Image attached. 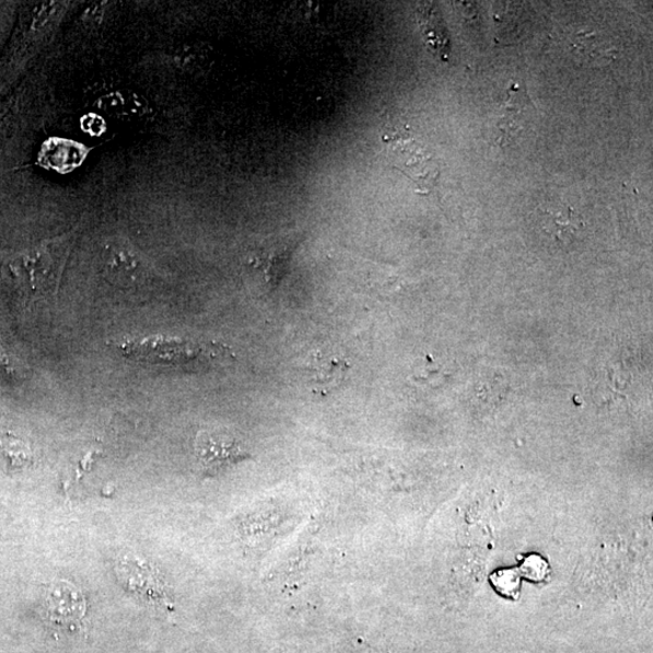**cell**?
<instances>
[{"mask_svg": "<svg viewBox=\"0 0 653 653\" xmlns=\"http://www.w3.org/2000/svg\"><path fill=\"white\" fill-rule=\"evenodd\" d=\"M72 237H59L20 252L3 261V278L24 306L54 300L61 281Z\"/></svg>", "mask_w": 653, "mask_h": 653, "instance_id": "1", "label": "cell"}, {"mask_svg": "<svg viewBox=\"0 0 653 653\" xmlns=\"http://www.w3.org/2000/svg\"><path fill=\"white\" fill-rule=\"evenodd\" d=\"M388 163L416 183L421 194L438 190L441 171L429 149L407 130H395L383 137Z\"/></svg>", "mask_w": 653, "mask_h": 653, "instance_id": "2", "label": "cell"}, {"mask_svg": "<svg viewBox=\"0 0 653 653\" xmlns=\"http://www.w3.org/2000/svg\"><path fill=\"white\" fill-rule=\"evenodd\" d=\"M110 346L126 359L158 365H187L212 354L201 343L163 336L113 341Z\"/></svg>", "mask_w": 653, "mask_h": 653, "instance_id": "3", "label": "cell"}, {"mask_svg": "<svg viewBox=\"0 0 653 653\" xmlns=\"http://www.w3.org/2000/svg\"><path fill=\"white\" fill-rule=\"evenodd\" d=\"M102 273L110 284L125 290L140 289L156 277L151 263L123 240L105 246L102 255Z\"/></svg>", "mask_w": 653, "mask_h": 653, "instance_id": "4", "label": "cell"}, {"mask_svg": "<svg viewBox=\"0 0 653 653\" xmlns=\"http://www.w3.org/2000/svg\"><path fill=\"white\" fill-rule=\"evenodd\" d=\"M195 453L201 471L209 476L249 459V454L243 444L224 432H200L195 442Z\"/></svg>", "mask_w": 653, "mask_h": 653, "instance_id": "5", "label": "cell"}, {"mask_svg": "<svg viewBox=\"0 0 653 653\" xmlns=\"http://www.w3.org/2000/svg\"><path fill=\"white\" fill-rule=\"evenodd\" d=\"M534 105L526 94L524 86L512 85L509 90L508 98L502 103L499 114L495 118L494 139L501 145L512 143L515 137L520 136L525 126L528 125Z\"/></svg>", "mask_w": 653, "mask_h": 653, "instance_id": "6", "label": "cell"}, {"mask_svg": "<svg viewBox=\"0 0 653 653\" xmlns=\"http://www.w3.org/2000/svg\"><path fill=\"white\" fill-rule=\"evenodd\" d=\"M348 372V362L330 352H313L302 365L305 382L319 395L336 392L346 382Z\"/></svg>", "mask_w": 653, "mask_h": 653, "instance_id": "7", "label": "cell"}, {"mask_svg": "<svg viewBox=\"0 0 653 653\" xmlns=\"http://www.w3.org/2000/svg\"><path fill=\"white\" fill-rule=\"evenodd\" d=\"M44 606L54 621L70 622L84 616L85 598L73 584L53 582L44 594Z\"/></svg>", "mask_w": 653, "mask_h": 653, "instance_id": "8", "label": "cell"}, {"mask_svg": "<svg viewBox=\"0 0 653 653\" xmlns=\"http://www.w3.org/2000/svg\"><path fill=\"white\" fill-rule=\"evenodd\" d=\"M543 231L560 244H569L584 228L579 212L567 205L551 206L540 211Z\"/></svg>", "mask_w": 653, "mask_h": 653, "instance_id": "9", "label": "cell"}, {"mask_svg": "<svg viewBox=\"0 0 653 653\" xmlns=\"http://www.w3.org/2000/svg\"><path fill=\"white\" fill-rule=\"evenodd\" d=\"M420 26L423 34H425L427 43L431 49L438 54L442 60L448 59L451 53V45L448 36H446L445 28L442 24V19L435 14L433 7L422 8L420 14Z\"/></svg>", "mask_w": 653, "mask_h": 653, "instance_id": "10", "label": "cell"}, {"mask_svg": "<svg viewBox=\"0 0 653 653\" xmlns=\"http://www.w3.org/2000/svg\"><path fill=\"white\" fill-rule=\"evenodd\" d=\"M100 106L105 112H109L112 117L119 119L142 118L148 110L145 101L132 93L112 94L103 97Z\"/></svg>", "mask_w": 653, "mask_h": 653, "instance_id": "11", "label": "cell"}, {"mask_svg": "<svg viewBox=\"0 0 653 653\" xmlns=\"http://www.w3.org/2000/svg\"><path fill=\"white\" fill-rule=\"evenodd\" d=\"M492 583L495 587L506 597H515L518 594L521 587V578L517 572L512 570L500 571L498 574L492 575Z\"/></svg>", "mask_w": 653, "mask_h": 653, "instance_id": "12", "label": "cell"}, {"mask_svg": "<svg viewBox=\"0 0 653 653\" xmlns=\"http://www.w3.org/2000/svg\"><path fill=\"white\" fill-rule=\"evenodd\" d=\"M548 567L540 557H530L522 565L523 575L532 581H541L547 575Z\"/></svg>", "mask_w": 653, "mask_h": 653, "instance_id": "13", "label": "cell"}]
</instances>
